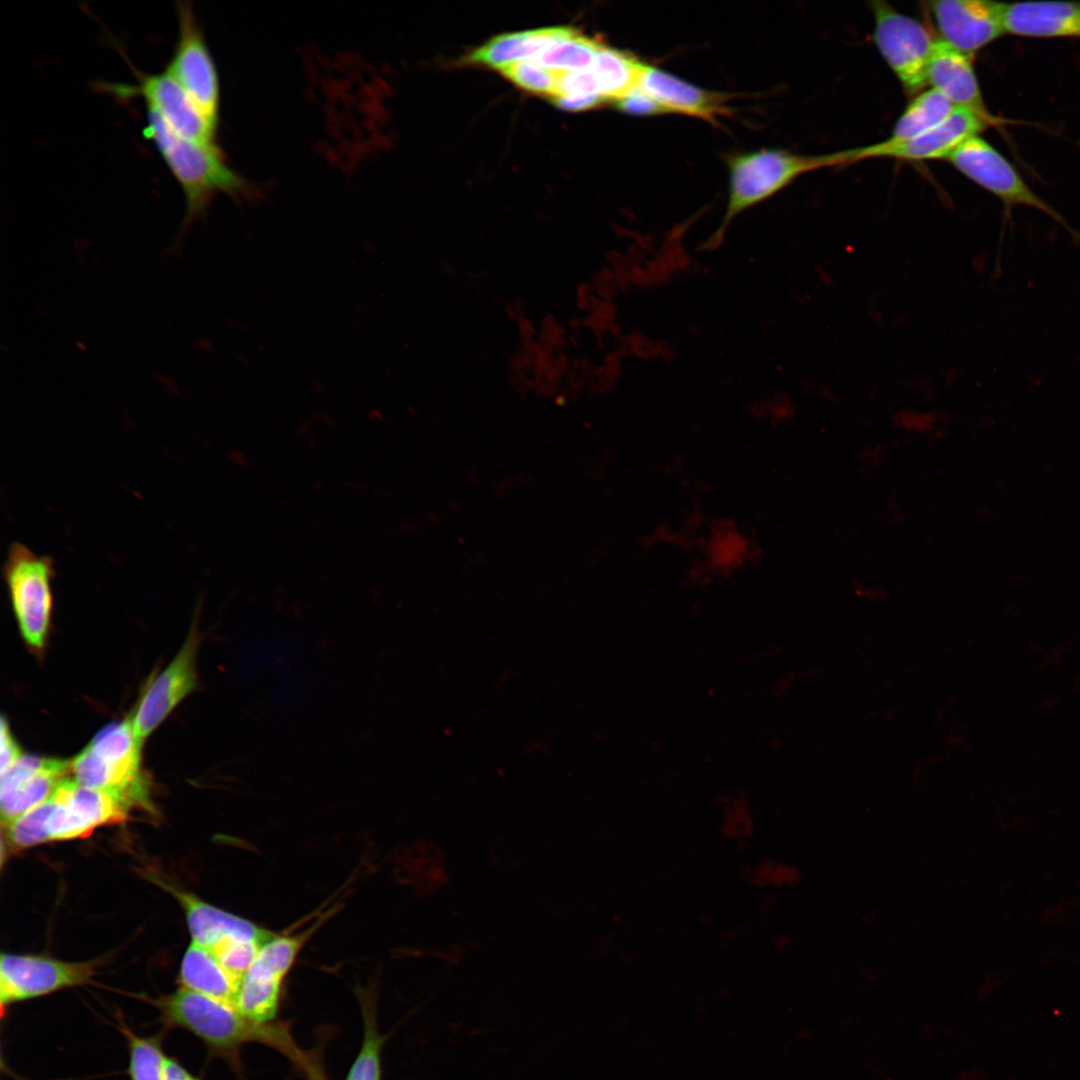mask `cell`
Here are the masks:
<instances>
[{
	"mask_svg": "<svg viewBox=\"0 0 1080 1080\" xmlns=\"http://www.w3.org/2000/svg\"><path fill=\"white\" fill-rule=\"evenodd\" d=\"M160 1012L164 1030L182 1028L197 1036L211 1054L239 1069L240 1048L250 1042L268 1045L292 1062L302 1054L284 1025L259 1023L234 1005L180 987L169 995L149 999Z\"/></svg>",
	"mask_w": 1080,
	"mask_h": 1080,
	"instance_id": "1",
	"label": "cell"
},
{
	"mask_svg": "<svg viewBox=\"0 0 1080 1080\" xmlns=\"http://www.w3.org/2000/svg\"><path fill=\"white\" fill-rule=\"evenodd\" d=\"M850 164L847 150L804 155L783 149L738 153L728 159L729 190L723 219L704 242L703 249L719 246L730 223L740 213L770 198L799 176L826 167Z\"/></svg>",
	"mask_w": 1080,
	"mask_h": 1080,
	"instance_id": "2",
	"label": "cell"
},
{
	"mask_svg": "<svg viewBox=\"0 0 1080 1080\" xmlns=\"http://www.w3.org/2000/svg\"><path fill=\"white\" fill-rule=\"evenodd\" d=\"M144 135L155 143L180 184L189 215L200 213L216 192L235 194L246 182L225 162L215 144H200L174 133L150 108Z\"/></svg>",
	"mask_w": 1080,
	"mask_h": 1080,
	"instance_id": "3",
	"label": "cell"
},
{
	"mask_svg": "<svg viewBox=\"0 0 1080 1080\" xmlns=\"http://www.w3.org/2000/svg\"><path fill=\"white\" fill-rule=\"evenodd\" d=\"M2 574L23 639L32 649L42 650L53 611L54 559L49 555H38L25 544L13 541L8 547Z\"/></svg>",
	"mask_w": 1080,
	"mask_h": 1080,
	"instance_id": "4",
	"label": "cell"
},
{
	"mask_svg": "<svg viewBox=\"0 0 1080 1080\" xmlns=\"http://www.w3.org/2000/svg\"><path fill=\"white\" fill-rule=\"evenodd\" d=\"M873 40L882 57L909 95L928 86L927 71L937 39L917 19L902 14L885 1H873Z\"/></svg>",
	"mask_w": 1080,
	"mask_h": 1080,
	"instance_id": "5",
	"label": "cell"
},
{
	"mask_svg": "<svg viewBox=\"0 0 1080 1080\" xmlns=\"http://www.w3.org/2000/svg\"><path fill=\"white\" fill-rule=\"evenodd\" d=\"M946 160L967 178L1000 199L1007 210L1014 206L1037 209L1058 222L1080 242V232L1039 197L1015 167L980 135L963 142Z\"/></svg>",
	"mask_w": 1080,
	"mask_h": 1080,
	"instance_id": "6",
	"label": "cell"
},
{
	"mask_svg": "<svg viewBox=\"0 0 1080 1080\" xmlns=\"http://www.w3.org/2000/svg\"><path fill=\"white\" fill-rule=\"evenodd\" d=\"M178 38L166 72L184 89L202 114L217 126L219 80L214 61L190 3L177 2Z\"/></svg>",
	"mask_w": 1080,
	"mask_h": 1080,
	"instance_id": "7",
	"label": "cell"
},
{
	"mask_svg": "<svg viewBox=\"0 0 1080 1080\" xmlns=\"http://www.w3.org/2000/svg\"><path fill=\"white\" fill-rule=\"evenodd\" d=\"M96 962H64L44 956L2 954L1 1017L11 1005L67 987L89 983Z\"/></svg>",
	"mask_w": 1080,
	"mask_h": 1080,
	"instance_id": "8",
	"label": "cell"
},
{
	"mask_svg": "<svg viewBox=\"0 0 1080 1080\" xmlns=\"http://www.w3.org/2000/svg\"><path fill=\"white\" fill-rule=\"evenodd\" d=\"M199 643L200 636L196 625H193L177 655L152 680L135 712L130 715L134 735L141 746L174 708L196 688Z\"/></svg>",
	"mask_w": 1080,
	"mask_h": 1080,
	"instance_id": "9",
	"label": "cell"
},
{
	"mask_svg": "<svg viewBox=\"0 0 1080 1080\" xmlns=\"http://www.w3.org/2000/svg\"><path fill=\"white\" fill-rule=\"evenodd\" d=\"M994 126L976 112L956 107L941 124L904 142L885 141L848 150L850 162L888 157L904 161L947 159L966 140Z\"/></svg>",
	"mask_w": 1080,
	"mask_h": 1080,
	"instance_id": "10",
	"label": "cell"
},
{
	"mask_svg": "<svg viewBox=\"0 0 1080 1080\" xmlns=\"http://www.w3.org/2000/svg\"><path fill=\"white\" fill-rule=\"evenodd\" d=\"M940 40L973 57L1004 31L1003 3L986 0H941L927 3Z\"/></svg>",
	"mask_w": 1080,
	"mask_h": 1080,
	"instance_id": "11",
	"label": "cell"
},
{
	"mask_svg": "<svg viewBox=\"0 0 1080 1080\" xmlns=\"http://www.w3.org/2000/svg\"><path fill=\"white\" fill-rule=\"evenodd\" d=\"M135 86H117L120 95H141L177 135L200 144H215L217 126L197 108L184 89L166 72L139 74Z\"/></svg>",
	"mask_w": 1080,
	"mask_h": 1080,
	"instance_id": "12",
	"label": "cell"
},
{
	"mask_svg": "<svg viewBox=\"0 0 1080 1080\" xmlns=\"http://www.w3.org/2000/svg\"><path fill=\"white\" fill-rule=\"evenodd\" d=\"M69 772V761L23 755L1 776L0 806L3 825H9L50 798Z\"/></svg>",
	"mask_w": 1080,
	"mask_h": 1080,
	"instance_id": "13",
	"label": "cell"
},
{
	"mask_svg": "<svg viewBox=\"0 0 1080 1080\" xmlns=\"http://www.w3.org/2000/svg\"><path fill=\"white\" fill-rule=\"evenodd\" d=\"M636 87L653 98L666 114H684L714 123L719 115L729 112L727 94L700 88L646 63Z\"/></svg>",
	"mask_w": 1080,
	"mask_h": 1080,
	"instance_id": "14",
	"label": "cell"
},
{
	"mask_svg": "<svg viewBox=\"0 0 1080 1080\" xmlns=\"http://www.w3.org/2000/svg\"><path fill=\"white\" fill-rule=\"evenodd\" d=\"M972 60L973 57L937 39L928 65L927 83L954 106L972 110L993 125L1001 124L985 105Z\"/></svg>",
	"mask_w": 1080,
	"mask_h": 1080,
	"instance_id": "15",
	"label": "cell"
},
{
	"mask_svg": "<svg viewBox=\"0 0 1080 1080\" xmlns=\"http://www.w3.org/2000/svg\"><path fill=\"white\" fill-rule=\"evenodd\" d=\"M158 883L167 888L178 899L185 910L193 941L202 946L211 948L227 938L264 944L274 936L270 931L262 929L244 918L216 908L192 893L176 889L164 884L162 881H158Z\"/></svg>",
	"mask_w": 1080,
	"mask_h": 1080,
	"instance_id": "16",
	"label": "cell"
},
{
	"mask_svg": "<svg viewBox=\"0 0 1080 1080\" xmlns=\"http://www.w3.org/2000/svg\"><path fill=\"white\" fill-rule=\"evenodd\" d=\"M1005 33L1032 38H1080V2L1032 1L1003 5Z\"/></svg>",
	"mask_w": 1080,
	"mask_h": 1080,
	"instance_id": "17",
	"label": "cell"
},
{
	"mask_svg": "<svg viewBox=\"0 0 1080 1080\" xmlns=\"http://www.w3.org/2000/svg\"><path fill=\"white\" fill-rule=\"evenodd\" d=\"M568 26H555L534 30L503 33L494 36L467 55L465 61L502 70L522 60H533L538 54L559 39Z\"/></svg>",
	"mask_w": 1080,
	"mask_h": 1080,
	"instance_id": "18",
	"label": "cell"
},
{
	"mask_svg": "<svg viewBox=\"0 0 1080 1080\" xmlns=\"http://www.w3.org/2000/svg\"><path fill=\"white\" fill-rule=\"evenodd\" d=\"M51 798L57 805L69 808L94 828L123 822L132 807L123 797L112 791L83 786L69 779L59 783Z\"/></svg>",
	"mask_w": 1080,
	"mask_h": 1080,
	"instance_id": "19",
	"label": "cell"
},
{
	"mask_svg": "<svg viewBox=\"0 0 1080 1080\" xmlns=\"http://www.w3.org/2000/svg\"><path fill=\"white\" fill-rule=\"evenodd\" d=\"M178 982L181 987L232 1005L240 983L222 966L211 949L194 941L184 954Z\"/></svg>",
	"mask_w": 1080,
	"mask_h": 1080,
	"instance_id": "20",
	"label": "cell"
},
{
	"mask_svg": "<svg viewBox=\"0 0 1080 1080\" xmlns=\"http://www.w3.org/2000/svg\"><path fill=\"white\" fill-rule=\"evenodd\" d=\"M300 937L273 936L265 942L241 982L265 993L281 996L283 980L302 945Z\"/></svg>",
	"mask_w": 1080,
	"mask_h": 1080,
	"instance_id": "21",
	"label": "cell"
},
{
	"mask_svg": "<svg viewBox=\"0 0 1080 1080\" xmlns=\"http://www.w3.org/2000/svg\"><path fill=\"white\" fill-rule=\"evenodd\" d=\"M954 106L935 89H925L907 105L895 123L890 137L884 140L896 144L917 137L941 124L954 111Z\"/></svg>",
	"mask_w": 1080,
	"mask_h": 1080,
	"instance_id": "22",
	"label": "cell"
},
{
	"mask_svg": "<svg viewBox=\"0 0 1080 1080\" xmlns=\"http://www.w3.org/2000/svg\"><path fill=\"white\" fill-rule=\"evenodd\" d=\"M643 64L625 51L601 44L591 69L608 103L613 104L636 86Z\"/></svg>",
	"mask_w": 1080,
	"mask_h": 1080,
	"instance_id": "23",
	"label": "cell"
},
{
	"mask_svg": "<svg viewBox=\"0 0 1080 1080\" xmlns=\"http://www.w3.org/2000/svg\"><path fill=\"white\" fill-rule=\"evenodd\" d=\"M602 42L568 26L567 31L533 61L545 68L564 72L588 70Z\"/></svg>",
	"mask_w": 1080,
	"mask_h": 1080,
	"instance_id": "24",
	"label": "cell"
},
{
	"mask_svg": "<svg viewBox=\"0 0 1080 1080\" xmlns=\"http://www.w3.org/2000/svg\"><path fill=\"white\" fill-rule=\"evenodd\" d=\"M116 1027L126 1039L129 1063L127 1074L130 1080H163L165 1055L162 1050V1042L166 1030L149 1036L142 1037L124 1021L123 1016H116Z\"/></svg>",
	"mask_w": 1080,
	"mask_h": 1080,
	"instance_id": "25",
	"label": "cell"
},
{
	"mask_svg": "<svg viewBox=\"0 0 1080 1080\" xmlns=\"http://www.w3.org/2000/svg\"><path fill=\"white\" fill-rule=\"evenodd\" d=\"M363 1040L345 1080H382L381 1052L386 1041L378 1029L376 1007L369 997H361Z\"/></svg>",
	"mask_w": 1080,
	"mask_h": 1080,
	"instance_id": "26",
	"label": "cell"
},
{
	"mask_svg": "<svg viewBox=\"0 0 1080 1080\" xmlns=\"http://www.w3.org/2000/svg\"><path fill=\"white\" fill-rule=\"evenodd\" d=\"M54 805L50 797L7 825V838L11 846L24 849L51 841L48 819Z\"/></svg>",
	"mask_w": 1080,
	"mask_h": 1080,
	"instance_id": "27",
	"label": "cell"
},
{
	"mask_svg": "<svg viewBox=\"0 0 1080 1080\" xmlns=\"http://www.w3.org/2000/svg\"><path fill=\"white\" fill-rule=\"evenodd\" d=\"M500 71L526 91L551 97L555 95L559 71L545 68L533 60L518 61Z\"/></svg>",
	"mask_w": 1080,
	"mask_h": 1080,
	"instance_id": "28",
	"label": "cell"
},
{
	"mask_svg": "<svg viewBox=\"0 0 1080 1080\" xmlns=\"http://www.w3.org/2000/svg\"><path fill=\"white\" fill-rule=\"evenodd\" d=\"M263 944L227 938L209 948L222 966L238 981L249 970Z\"/></svg>",
	"mask_w": 1080,
	"mask_h": 1080,
	"instance_id": "29",
	"label": "cell"
},
{
	"mask_svg": "<svg viewBox=\"0 0 1080 1080\" xmlns=\"http://www.w3.org/2000/svg\"><path fill=\"white\" fill-rule=\"evenodd\" d=\"M54 804L48 819V832L51 841L84 838L89 836L95 829L69 808L57 805L55 802Z\"/></svg>",
	"mask_w": 1080,
	"mask_h": 1080,
	"instance_id": "30",
	"label": "cell"
},
{
	"mask_svg": "<svg viewBox=\"0 0 1080 1080\" xmlns=\"http://www.w3.org/2000/svg\"><path fill=\"white\" fill-rule=\"evenodd\" d=\"M558 95L597 96L605 100L591 68L581 71L559 72L554 96Z\"/></svg>",
	"mask_w": 1080,
	"mask_h": 1080,
	"instance_id": "31",
	"label": "cell"
},
{
	"mask_svg": "<svg viewBox=\"0 0 1080 1080\" xmlns=\"http://www.w3.org/2000/svg\"><path fill=\"white\" fill-rule=\"evenodd\" d=\"M613 104L617 110L631 115L666 114L665 110L653 98L636 86Z\"/></svg>",
	"mask_w": 1080,
	"mask_h": 1080,
	"instance_id": "32",
	"label": "cell"
},
{
	"mask_svg": "<svg viewBox=\"0 0 1080 1080\" xmlns=\"http://www.w3.org/2000/svg\"><path fill=\"white\" fill-rule=\"evenodd\" d=\"M1 776L10 770L22 757V751L11 733L9 723L4 717L1 719Z\"/></svg>",
	"mask_w": 1080,
	"mask_h": 1080,
	"instance_id": "33",
	"label": "cell"
},
{
	"mask_svg": "<svg viewBox=\"0 0 1080 1080\" xmlns=\"http://www.w3.org/2000/svg\"><path fill=\"white\" fill-rule=\"evenodd\" d=\"M552 102L558 108L564 111L578 112L593 109L599 107L602 104L607 103L604 99L597 96H567L558 95L552 97Z\"/></svg>",
	"mask_w": 1080,
	"mask_h": 1080,
	"instance_id": "34",
	"label": "cell"
},
{
	"mask_svg": "<svg viewBox=\"0 0 1080 1080\" xmlns=\"http://www.w3.org/2000/svg\"><path fill=\"white\" fill-rule=\"evenodd\" d=\"M163 1080H202L190 1073L174 1057H165Z\"/></svg>",
	"mask_w": 1080,
	"mask_h": 1080,
	"instance_id": "35",
	"label": "cell"
},
{
	"mask_svg": "<svg viewBox=\"0 0 1080 1080\" xmlns=\"http://www.w3.org/2000/svg\"><path fill=\"white\" fill-rule=\"evenodd\" d=\"M305 1075L309 1080H325L323 1074L314 1062L305 1071Z\"/></svg>",
	"mask_w": 1080,
	"mask_h": 1080,
	"instance_id": "36",
	"label": "cell"
}]
</instances>
